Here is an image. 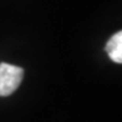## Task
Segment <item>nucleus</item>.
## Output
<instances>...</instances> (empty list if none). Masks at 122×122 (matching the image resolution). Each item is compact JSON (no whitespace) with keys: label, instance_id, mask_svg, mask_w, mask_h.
Here are the masks:
<instances>
[{"label":"nucleus","instance_id":"nucleus-1","mask_svg":"<svg viewBox=\"0 0 122 122\" xmlns=\"http://www.w3.org/2000/svg\"><path fill=\"white\" fill-rule=\"evenodd\" d=\"M24 70L6 62L0 64V96H9L20 86Z\"/></svg>","mask_w":122,"mask_h":122},{"label":"nucleus","instance_id":"nucleus-2","mask_svg":"<svg viewBox=\"0 0 122 122\" xmlns=\"http://www.w3.org/2000/svg\"><path fill=\"white\" fill-rule=\"evenodd\" d=\"M106 52L108 57L116 64L122 62V32L118 31L111 36V39L106 44Z\"/></svg>","mask_w":122,"mask_h":122}]
</instances>
